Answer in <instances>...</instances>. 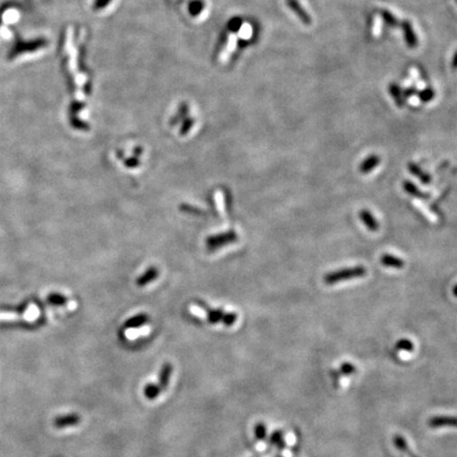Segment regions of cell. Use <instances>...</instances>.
Here are the masks:
<instances>
[{
    "mask_svg": "<svg viewBox=\"0 0 457 457\" xmlns=\"http://www.w3.org/2000/svg\"><path fill=\"white\" fill-rule=\"evenodd\" d=\"M365 275H366V268L359 265L327 273L324 276V283L326 285H335L353 278H360Z\"/></svg>",
    "mask_w": 457,
    "mask_h": 457,
    "instance_id": "obj_1",
    "label": "cell"
},
{
    "mask_svg": "<svg viewBox=\"0 0 457 457\" xmlns=\"http://www.w3.org/2000/svg\"><path fill=\"white\" fill-rule=\"evenodd\" d=\"M287 7L297 16V18L300 20L304 25H311L312 20L309 13L303 8V6L300 4L298 0H286Z\"/></svg>",
    "mask_w": 457,
    "mask_h": 457,
    "instance_id": "obj_2",
    "label": "cell"
},
{
    "mask_svg": "<svg viewBox=\"0 0 457 457\" xmlns=\"http://www.w3.org/2000/svg\"><path fill=\"white\" fill-rule=\"evenodd\" d=\"M81 420H82L81 416L79 414L73 413V414H68V415H64V416H58L53 420V425L58 429L70 428V427H75V426L80 425Z\"/></svg>",
    "mask_w": 457,
    "mask_h": 457,
    "instance_id": "obj_3",
    "label": "cell"
},
{
    "mask_svg": "<svg viewBox=\"0 0 457 457\" xmlns=\"http://www.w3.org/2000/svg\"><path fill=\"white\" fill-rule=\"evenodd\" d=\"M401 28L403 31L404 41H406V44L408 45V47L411 49L416 48L418 46V39H417V35L414 31V28H413V25L411 24V22H409V21L402 22Z\"/></svg>",
    "mask_w": 457,
    "mask_h": 457,
    "instance_id": "obj_4",
    "label": "cell"
},
{
    "mask_svg": "<svg viewBox=\"0 0 457 457\" xmlns=\"http://www.w3.org/2000/svg\"><path fill=\"white\" fill-rule=\"evenodd\" d=\"M359 217L361 221L365 224V226L368 228V231L377 232L379 230V222L377 221L376 217L373 215L370 210L362 208L359 212Z\"/></svg>",
    "mask_w": 457,
    "mask_h": 457,
    "instance_id": "obj_5",
    "label": "cell"
},
{
    "mask_svg": "<svg viewBox=\"0 0 457 457\" xmlns=\"http://www.w3.org/2000/svg\"><path fill=\"white\" fill-rule=\"evenodd\" d=\"M428 426L432 429L455 427L456 419H455V417H450V416H436V417L429 419Z\"/></svg>",
    "mask_w": 457,
    "mask_h": 457,
    "instance_id": "obj_6",
    "label": "cell"
},
{
    "mask_svg": "<svg viewBox=\"0 0 457 457\" xmlns=\"http://www.w3.org/2000/svg\"><path fill=\"white\" fill-rule=\"evenodd\" d=\"M173 374V365L169 362H166L162 365L161 371H160V375H159V382H158V385L161 390V392H163L169 384L170 381V377Z\"/></svg>",
    "mask_w": 457,
    "mask_h": 457,
    "instance_id": "obj_7",
    "label": "cell"
},
{
    "mask_svg": "<svg viewBox=\"0 0 457 457\" xmlns=\"http://www.w3.org/2000/svg\"><path fill=\"white\" fill-rule=\"evenodd\" d=\"M402 186H403L404 192L408 193V194L411 195L412 197H415V198H418V199H423V200H426V199L430 198L429 193H425L423 191H420L417 187L416 184H414L413 182H411L409 180L403 181Z\"/></svg>",
    "mask_w": 457,
    "mask_h": 457,
    "instance_id": "obj_8",
    "label": "cell"
},
{
    "mask_svg": "<svg viewBox=\"0 0 457 457\" xmlns=\"http://www.w3.org/2000/svg\"><path fill=\"white\" fill-rule=\"evenodd\" d=\"M381 160L380 157L378 155H371L368 156L367 158L361 162L360 166H359V170L361 174H368L373 172L379 164H380Z\"/></svg>",
    "mask_w": 457,
    "mask_h": 457,
    "instance_id": "obj_9",
    "label": "cell"
},
{
    "mask_svg": "<svg viewBox=\"0 0 457 457\" xmlns=\"http://www.w3.org/2000/svg\"><path fill=\"white\" fill-rule=\"evenodd\" d=\"M380 261L384 267L388 268H394V269H402L404 267V260L401 259L400 257L391 255L389 253H384L381 258Z\"/></svg>",
    "mask_w": 457,
    "mask_h": 457,
    "instance_id": "obj_10",
    "label": "cell"
},
{
    "mask_svg": "<svg viewBox=\"0 0 457 457\" xmlns=\"http://www.w3.org/2000/svg\"><path fill=\"white\" fill-rule=\"evenodd\" d=\"M408 168L410 170V173L420 180L421 183L424 184H429L432 181V177L430 176V174H428L427 172H425L423 168H421L418 164H416L415 162H410L408 164Z\"/></svg>",
    "mask_w": 457,
    "mask_h": 457,
    "instance_id": "obj_11",
    "label": "cell"
},
{
    "mask_svg": "<svg viewBox=\"0 0 457 457\" xmlns=\"http://www.w3.org/2000/svg\"><path fill=\"white\" fill-rule=\"evenodd\" d=\"M389 91H390L391 96L393 97V99L395 100L397 106L402 107L404 102H403V93L400 89V87L396 84H391L389 87Z\"/></svg>",
    "mask_w": 457,
    "mask_h": 457,
    "instance_id": "obj_12",
    "label": "cell"
},
{
    "mask_svg": "<svg viewBox=\"0 0 457 457\" xmlns=\"http://www.w3.org/2000/svg\"><path fill=\"white\" fill-rule=\"evenodd\" d=\"M161 390L159 385L155 383H148L144 388V395L148 400H154L161 394Z\"/></svg>",
    "mask_w": 457,
    "mask_h": 457,
    "instance_id": "obj_13",
    "label": "cell"
},
{
    "mask_svg": "<svg viewBox=\"0 0 457 457\" xmlns=\"http://www.w3.org/2000/svg\"><path fill=\"white\" fill-rule=\"evenodd\" d=\"M381 16H382V18H383V21H384V23L388 25L389 27H391V28H396V27H398V25H399V21L397 20V17L393 14V13H391L390 11H388V10H382L381 11Z\"/></svg>",
    "mask_w": 457,
    "mask_h": 457,
    "instance_id": "obj_14",
    "label": "cell"
},
{
    "mask_svg": "<svg viewBox=\"0 0 457 457\" xmlns=\"http://www.w3.org/2000/svg\"><path fill=\"white\" fill-rule=\"evenodd\" d=\"M396 348L400 351H404V353L409 354L414 350V344L409 339H401L397 342Z\"/></svg>",
    "mask_w": 457,
    "mask_h": 457,
    "instance_id": "obj_15",
    "label": "cell"
},
{
    "mask_svg": "<svg viewBox=\"0 0 457 457\" xmlns=\"http://www.w3.org/2000/svg\"><path fill=\"white\" fill-rule=\"evenodd\" d=\"M434 97H435V92L433 89H431V88H428V89H425L419 93V99L421 102H424V103L430 102L431 100L434 99Z\"/></svg>",
    "mask_w": 457,
    "mask_h": 457,
    "instance_id": "obj_16",
    "label": "cell"
},
{
    "mask_svg": "<svg viewBox=\"0 0 457 457\" xmlns=\"http://www.w3.org/2000/svg\"><path fill=\"white\" fill-rule=\"evenodd\" d=\"M256 437L259 439V442H263V439L266 437V428L263 425H257L255 428Z\"/></svg>",
    "mask_w": 457,
    "mask_h": 457,
    "instance_id": "obj_17",
    "label": "cell"
}]
</instances>
